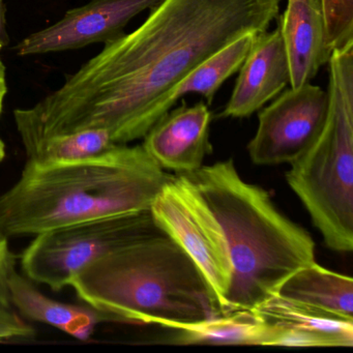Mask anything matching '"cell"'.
<instances>
[{"instance_id":"3","label":"cell","mask_w":353,"mask_h":353,"mask_svg":"<svg viewBox=\"0 0 353 353\" xmlns=\"http://www.w3.org/2000/svg\"><path fill=\"white\" fill-rule=\"evenodd\" d=\"M185 174L226 235L232 264L226 314L253 311L293 272L315 261L311 235L284 216L265 190L243 181L231 159Z\"/></svg>"},{"instance_id":"12","label":"cell","mask_w":353,"mask_h":353,"mask_svg":"<svg viewBox=\"0 0 353 353\" xmlns=\"http://www.w3.org/2000/svg\"><path fill=\"white\" fill-rule=\"evenodd\" d=\"M290 70V88H299L327 65L326 26L321 0H287L278 18Z\"/></svg>"},{"instance_id":"5","label":"cell","mask_w":353,"mask_h":353,"mask_svg":"<svg viewBox=\"0 0 353 353\" xmlns=\"http://www.w3.org/2000/svg\"><path fill=\"white\" fill-rule=\"evenodd\" d=\"M328 111L315 141L291 163L287 183L330 249L353 250V41L328 61Z\"/></svg>"},{"instance_id":"17","label":"cell","mask_w":353,"mask_h":353,"mask_svg":"<svg viewBox=\"0 0 353 353\" xmlns=\"http://www.w3.org/2000/svg\"><path fill=\"white\" fill-rule=\"evenodd\" d=\"M256 36L241 37L190 72L161 101L158 108L160 119L172 109L179 99L187 94H200L208 105H212L219 88L241 69Z\"/></svg>"},{"instance_id":"1","label":"cell","mask_w":353,"mask_h":353,"mask_svg":"<svg viewBox=\"0 0 353 353\" xmlns=\"http://www.w3.org/2000/svg\"><path fill=\"white\" fill-rule=\"evenodd\" d=\"M281 1L163 0L139 28L105 43L59 90L14 110L22 142L85 130H105L115 144L142 139L179 81L241 37L268 32Z\"/></svg>"},{"instance_id":"4","label":"cell","mask_w":353,"mask_h":353,"mask_svg":"<svg viewBox=\"0 0 353 353\" xmlns=\"http://www.w3.org/2000/svg\"><path fill=\"white\" fill-rule=\"evenodd\" d=\"M70 286L119 323L169 328L224 315L195 262L164 233L107 253Z\"/></svg>"},{"instance_id":"22","label":"cell","mask_w":353,"mask_h":353,"mask_svg":"<svg viewBox=\"0 0 353 353\" xmlns=\"http://www.w3.org/2000/svg\"><path fill=\"white\" fill-rule=\"evenodd\" d=\"M11 42L8 32L7 7L5 0H0V50L7 47Z\"/></svg>"},{"instance_id":"10","label":"cell","mask_w":353,"mask_h":353,"mask_svg":"<svg viewBox=\"0 0 353 353\" xmlns=\"http://www.w3.org/2000/svg\"><path fill=\"white\" fill-rule=\"evenodd\" d=\"M212 119L205 103L189 106L183 101L181 106L169 110L154 123L142 146L163 169L194 172L203 166L204 159L212 152Z\"/></svg>"},{"instance_id":"20","label":"cell","mask_w":353,"mask_h":353,"mask_svg":"<svg viewBox=\"0 0 353 353\" xmlns=\"http://www.w3.org/2000/svg\"><path fill=\"white\" fill-rule=\"evenodd\" d=\"M16 270V257L10 249L8 236L0 230V313L13 311L10 296V278Z\"/></svg>"},{"instance_id":"11","label":"cell","mask_w":353,"mask_h":353,"mask_svg":"<svg viewBox=\"0 0 353 353\" xmlns=\"http://www.w3.org/2000/svg\"><path fill=\"white\" fill-rule=\"evenodd\" d=\"M290 85V70L280 28L257 34L239 69L230 100L220 117L245 119Z\"/></svg>"},{"instance_id":"6","label":"cell","mask_w":353,"mask_h":353,"mask_svg":"<svg viewBox=\"0 0 353 353\" xmlns=\"http://www.w3.org/2000/svg\"><path fill=\"white\" fill-rule=\"evenodd\" d=\"M160 233L150 210L59 227L34 235L22 253V270L32 282L59 291L102 256Z\"/></svg>"},{"instance_id":"8","label":"cell","mask_w":353,"mask_h":353,"mask_svg":"<svg viewBox=\"0 0 353 353\" xmlns=\"http://www.w3.org/2000/svg\"><path fill=\"white\" fill-rule=\"evenodd\" d=\"M327 90L310 83L289 88L258 114V129L248 144L254 164L279 165L299 158L323 129Z\"/></svg>"},{"instance_id":"9","label":"cell","mask_w":353,"mask_h":353,"mask_svg":"<svg viewBox=\"0 0 353 353\" xmlns=\"http://www.w3.org/2000/svg\"><path fill=\"white\" fill-rule=\"evenodd\" d=\"M162 1L90 0L85 6L67 11L57 23L26 37L14 50L18 57H26L105 44L123 36L133 18Z\"/></svg>"},{"instance_id":"14","label":"cell","mask_w":353,"mask_h":353,"mask_svg":"<svg viewBox=\"0 0 353 353\" xmlns=\"http://www.w3.org/2000/svg\"><path fill=\"white\" fill-rule=\"evenodd\" d=\"M10 296L13 307L24 317L59 328L78 340H88L99 323L117 322L92 305H72L46 296L16 270L10 278Z\"/></svg>"},{"instance_id":"2","label":"cell","mask_w":353,"mask_h":353,"mask_svg":"<svg viewBox=\"0 0 353 353\" xmlns=\"http://www.w3.org/2000/svg\"><path fill=\"white\" fill-rule=\"evenodd\" d=\"M142 145L119 144L88 160L38 166L26 162L0 196V230L8 237L150 210L169 177Z\"/></svg>"},{"instance_id":"23","label":"cell","mask_w":353,"mask_h":353,"mask_svg":"<svg viewBox=\"0 0 353 353\" xmlns=\"http://www.w3.org/2000/svg\"><path fill=\"white\" fill-rule=\"evenodd\" d=\"M8 94L7 68L0 57V114L3 113V103Z\"/></svg>"},{"instance_id":"21","label":"cell","mask_w":353,"mask_h":353,"mask_svg":"<svg viewBox=\"0 0 353 353\" xmlns=\"http://www.w3.org/2000/svg\"><path fill=\"white\" fill-rule=\"evenodd\" d=\"M34 334V328L22 321L15 312L0 313V342L12 339L32 338Z\"/></svg>"},{"instance_id":"13","label":"cell","mask_w":353,"mask_h":353,"mask_svg":"<svg viewBox=\"0 0 353 353\" xmlns=\"http://www.w3.org/2000/svg\"><path fill=\"white\" fill-rule=\"evenodd\" d=\"M265 323L287 330V347H352L353 321L274 294L253 310Z\"/></svg>"},{"instance_id":"7","label":"cell","mask_w":353,"mask_h":353,"mask_svg":"<svg viewBox=\"0 0 353 353\" xmlns=\"http://www.w3.org/2000/svg\"><path fill=\"white\" fill-rule=\"evenodd\" d=\"M157 226L175 241L210 284L223 314L232 279V264L222 225L185 173L169 175L150 206Z\"/></svg>"},{"instance_id":"19","label":"cell","mask_w":353,"mask_h":353,"mask_svg":"<svg viewBox=\"0 0 353 353\" xmlns=\"http://www.w3.org/2000/svg\"><path fill=\"white\" fill-rule=\"evenodd\" d=\"M328 52L353 41V0H321Z\"/></svg>"},{"instance_id":"16","label":"cell","mask_w":353,"mask_h":353,"mask_svg":"<svg viewBox=\"0 0 353 353\" xmlns=\"http://www.w3.org/2000/svg\"><path fill=\"white\" fill-rule=\"evenodd\" d=\"M276 294L353 321V279L316 261L293 272Z\"/></svg>"},{"instance_id":"18","label":"cell","mask_w":353,"mask_h":353,"mask_svg":"<svg viewBox=\"0 0 353 353\" xmlns=\"http://www.w3.org/2000/svg\"><path fill=\"white\" fill-rule=\"evenodd\" d=\"M117 145L105 130H85L51 136L24 148L28 162L50 166L94 158Z\"/></svg>"},{"instance_id":"24","label":"cell","mask_w":353,"mask_h":353,"mask_svg":"<svg viewBox=\"0 0 353 353\" xmlns=\"http://www.w3.org/2000/svg\"><path fill=\"white\" fill-rule=\"evenodd\" d=\"M6 158V145L3 140L0 137V163L3 162Z\"/></svg>"},{"instance_id":"15","label":"cell","mask_w":353,"mask_h":353,"mask_svg":"<svg viewBox=\"0 0 353 353\" xmlns=\"http://www.w3.org/2000/svg\"><path fill=\"white\" fill-rule=\"evenodd\" d=\"M167 341L176 345H256L276 346L279 328L265 323L254 312L239 311L193 323L176 324Z\"/></svg>"}]
</instances>
